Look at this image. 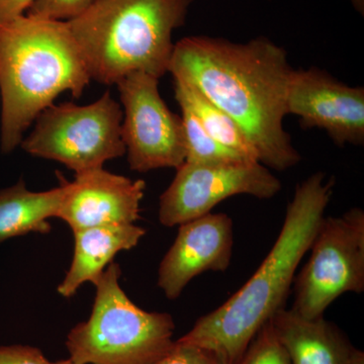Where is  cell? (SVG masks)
Returning a JSON list of instances; mask_svg holds the SVG:
<instances>
[{"instance_id":"obj_9","label":"cell","mask_w":364,"mask_h":364,"mask_svg":"<svg viewBox=\"0 0 364 364\" xmlns=\"http://www.w3.org/2000/svg\"><path fill=\"white\" fill-rule=\"evenodd\" d=\"M123 105L122 139L132 170L178 168L186 158L181 117L159 92V78L133 72L117 83Z\"/></svg>"},{"instance_id":"obj_4","label":"cell","mask_w":364,"mask_h":364,"mask_svg":"<svg viewBox=\"0 0 364 364\" xmlns=\"http://www.w3.org/2000/svg\"><path fill=\"white\" fill-rule=\"evenodd\" d=\"M193 0H95L67 21L91 80L117 85L133 72L157 78L169 72L174 31Z\"/></svg>"},{"instance_id":"obj_6","label":"cell","mask_w":364,"mask_h":364,"mask_svg":"<svg viewBox=\"0 0 364 364\" xmlns=\"http://www.w3.org/2000/svg\"><path fill=\"white\" fill-rule=\"evenodd\" d=\"M23 149L33 156L62 163L75 174L102 168L105 162L123 156V109L107 91L87 105H52L36 119Z\"/></svg>"},{"instance_id":"obj_17","label":"cell","mask_w":364,"mask_h":364,"mask_svg":"<svg viewBox=\"0 0 364 364\" xmlns=\"http://www.w3.org/2000/svg\"><path fill=\"white\" fill-rule=\"evenodd\" d=\"M181 109L182 124H183L184 140H186V162L191 163H221L250 159L233 150L228 149L214 140L193 112L188 107L179 105Z\"/></svg>"},{"instance_id":"obj_10","label":"cell","mask_w":364,"mask_h":364,"mask_svg":"<svg viewBox=\"0 0 364 364\" xmlns=\"http://www.w3.org/2000/svg\"><path fill=\"white\" fill-rule=\"evenodd\" d=\"M287 112L299 117L301 128L324 131L335 145H364L363 86L345 85L317 67L294 70Z\"/></svg>"},{"instance_id":"obj_3","label":"cell","mask_w":364,"mask_h":364,"mask_svg":"<svg viewBox=\"0 0 364 364\" xmlns=\"http://www.w3.org/2000/svg\"><path fill=\"white\" fill-rule=\"evenodd\" d=\"M91 78L67 21L23 14L0 23V148L13 152L64 91L82 95Z\"/></svg>"},{"instance_id":"obj_22","label":"cell","mask_w":364,"mask_h":364,"mask_svg":"<svg viewBox=\"0 0 364 364\" xmlns=\"http://www.w3.org/2000/svg\"><path fill=\"white\" fill-rule=\"evenodd\" d=\"M33 2V0H0V23L23 16Z\"/></svg>"},{"instance_id":"obj_15","label":"cell","mask_w":364,"mask_h":364,"mask_svg":"<svg viewBox=\"0 0 364 364\" xmlns=\"http://www.w3.org/2000/svg\"><path fill=\"white\" fill-rule=\"evenodd\" d=\"M63 196V186L47 191H31L20 181L0 189V244L32 232L48 234V220L57 218Z\"/></svg>"},{"instance_id":"obj_20","label":"cell","mask_w":364,"mask_h":364,"mask_svg":"<svg viewBox=\"0 0 364 364\" xmlns=\"http://www.w3.org/2000/svg\"><path fill=\"white\" fill-rule=\"evenodd\" d=\"M153 364H229L219 352L196 345L174 342L171 350Z\"/></svg>"},{"instance_id":"obj_12","label":"cell","mask_w":364,"mask_h":364,"mask_svg":"<svg viewBox=\"0 0 364 364\" xmlns=\"http://www.w3.org/2000/svg\"><path fill=\"white\" fill-rule=\"evenodd\" d=\"M63 196L57 218L72 231L109 225L135 224L140 218L145 181H132L104 168L75 174L73 181L60 177Z\"/></svg>"},{"instance_id":"obj_24","label":"cell","mask_w":364,"mask_h":364,"mask_svg":"<svg viewBox=\"0 0 364 364\" xmlns=\"http://www.w3.org/2000/svg\"><path fill=\"white\" fill-rule=\"evenodd\" d=\"M350 1L352 7L355 9L356 11L360 16L364 14V0H349Z\"/></svg>"},{"instance_id":"obj_19","label":"cell","mask_w":364,"mask_h":364,"mask_svg":"<svg viewBox=\"0 0 364 364\" xmlns=\"http://www.w3.org/2000/svg\"><path fill=\"white\" fill-rule=\"evenodd\" d=\"M95 0H33L26 14L46 20L69 21L85 13Z\"/></svg>"},{"instance_id":"obj_21","label":"cell","mask_w":364,"mask_h":364,"mask_svg":"<svg viewBox=\"0 0 364 364\" xmlns=\"http://www.w3.org/2000/svg\"><path fill=\"white\" fill-rule=\"evenodd\" d=\"M0 364H53L37 347L0 346Z\"/></svg>"},{"instance_id":"obj_2","label":"cell","mask_w":364,"mask_h":364,"mask_svg":"<svg viewBox=\"0 0 364 364\" xmlns=\"http://www.w3.org/2000/svg\"><path fill=\"white\" fill-rule=\"evenodd\" d=\"M334 186V178H326L323 172L298 184L282 231L258 269L236 294L198 318L177 341L219 352L229 364L238 363L260 328L284 308L296 270L310 250Z\"/></svg>"},{"instance_id":"obj_7","label":"cell","mask_w":364,"mask_h":364,"mask_svg":"<svg viewBox=\"0 0 364 364\" xmlns=\"http://www.w3.org/2000/svg\"><path fill=\"white\" fill-rule=\"evenodd\" d=\"M309 251L308 262L294 279L291 310L306 318L323 317L342 294L363 293V208L323 218Z\"/></svg>"},{"instance_id":"obj_16","label":"cell","mask_w":364,"mask_h":364,"mask_svg":"<svg viewBox=\"0 0 364 364\" xmlns=\"http://www.w3.org/2000/svg\"><path fill=\"white\" fill-rule=\"evenodd\" d=\"M174 93L178 105L188 107L214 140L228 149L258 161L247 136L229 114L203 97L193 86L178 79H174Z\"/></svg>"},{"instance_id":"obj_18","label":"cell","mask_w":364,"mask_h":364,"mask_svg":"<svg viewBox=\"0 0 364 364\" xmlns=\"http://www.w3.org/2000/svg\"><path fill=\"white\" fill-rule=\"evenodd\" d=\"M236 364H291L270 321L260 328Z\"/></svg>"},{"instance_id":"obj_8","label":"cell","mask_w":364,"mask_h":364,"mask_svg":"<svg viewBox=\"0 0 364 364\" xmlns=\"http://www.w3.org/2000/svg\"><path fill=\"white\" fill-rule=\"evenodd\" d=\"M282 188V181L257 160L208 164L186 161L160 196L158 215L163 226H179L212 213L215 205L232 196L269 200Z\"/></svg>"},{"instance_id":"obj_25","label":"cell","mask_w":364,"mask_h":364,"mask_svg":"<svg viewBox=\"0 0 364 364\" xmlns=\"http://www.w3.org/2000/svg\"><path fill=\"white\" fill-rule=\"evenodd\" d=\"M53 364H74L72 363L70 359H63V360L57 361V363H53Z\"/></svg>"},{"instance_id":"obj_13","label":"cell","mask_w":364,"mask_h":364,"mask_svg":"<svg viewBox=\"0 0 364 364\" xmlns=\"http://www.w3.org/2000/svg\"><path fill=\"white\" fill-rule=\"evenodd\" d=\"M269 321L291 364H346L354 347L324 316L306 318L282 308Z\"/></svg>"},{"instance_id":"obj_11","label":"cell","mask_w":364,"mask_h":364,"mask_svg":"<svg viewBox=\"0 0 364 364\" xmlns=\"http://www.w3.org/2000/svg\"><path fill=\"white\" fill-rule=\"evenodd\" d=\"M233 245V220L225 213H208L179 225L176 241L160 263L158 287L174 301L198 275L227 270Z\"/></svg>"},{"instance_id":"obj_1","label":"cell","mask_w":364,"mask_h":364,"mask_svg":"<svg viewBox=\"0 0 364 364\" xmlns=\"http://www.w3.org/2000/svg\"><path fill=\"white\" fill-rule=\"evenodd\" d=\"M294 69L284 48L267 37L235 43L191 36L174 45L169 72L229 114L247 136L258 161L284 171L301 161L284 130Z\"/></svg>"},{"instance_id":"obj_5","label":"cell","mask_w":364,"mask_h":364,"mask_svg":"<svg viewBox=\"0 0 364 364\" xmlns=\"http://www.w3.org/2000/svg\"><path fill=\"white\" fill-rule=\"evenodd\" d=\"M121 274L116 262L105 268L90 317L69 332L74 364H153L174 346L172 316L136 306L119 286Z\"/></svg>"},{"instance_id":"obj_14","label":"cell","mask_w":364,"mask_h":364,"mask_svg":"<svg viewBox=\"0 0 364 364\" xmlns=\"http://www.w3.org/2000/svg\"><path fill=\"white\" fill-rule=\"evenodd\" d=\"M73 234V258L58 287L64 298H71L85 282L95 286L114 256L138 245L146 230L135 224L109 225L76 230Z\"/></svg>"},{"instance_id":"obj_23","label":"cell","mask_w":364,"mask_h":364,"mask_svg":"<svg viewBox=\"0 0 364 364\" xmlns=\"http://www.w3.org/2000/svg\"><path fill=\"white\" fill-rule=\"evenodd\" d=\"M346 364H364L363 351L353 347Z\"/></svg>"}]
</instances>
